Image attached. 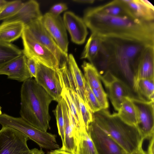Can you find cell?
I'll list each match as a JSON object with an SVG mask.
<instances>
[{
	"instance_id": "cell-1",
	"label": "cell",
	"mask_w": 154,
	"mask_h": 154,
	"mask_svg": "<svg viewBox=\"0 0 154 154\" xmlns=\"http://www.w3.org/2000/svg\"><path fill=\"white\" fill-rule=\"evenodd\" d=\"M83 20L92 33L100 37H112L138 41L154 45V21L104 15L86 9Z\"/></svg>"
},
{
	"instance_id": "cell-2",
	"label": "cell",
	"mask_w": 154,
	"mask_h": 154,
	"mask_svg": "<svg viewBox=\"0 0 154 154\" xmlns=\"http://www.w3.org/2000/svg\"><path fill=\"white\" fill-rule=\"evenodd\" d=\"M99 37L100 48L95 61L106 71L119 72L124 75L134 76L146 47L151 45L127 38Z\"/></svg>"
},
{
	"instance_id": "cell-3",
	"label": "cell",
	"mask_w": 154,
	"mask_h": 154,
	"mask_svg": "<svg viewBox=\"0 0 154 154\" xmlns=\"http://www.w3.org/2000/svg\"><path fill=\"white\" fill-rule=\"evenodd\" d=\"M21 117L29 124L42 131L50 129L49 109L52 97L31 78L23 82L20 90Z\"/></svg>"
},
{
	"instance_id": "cell-4",
	"label": "cell",
	"mask_w": 154,
	"mask_h": 154,
	"mask_svg": "<svg viewBox=\"0 0 154 154\" xmlns=\"http://www.w3.org/2000/svg\"><path fill=\"white\" fill-rule=\"evenodd\" d=\"M92 121L129 154L142 146L144 140L137 127L123 122L117 113L101 109L93 113Z\"/></svg>"
},
{
	"instance_id": "cell-5",
	"label": "cell",
	"mask_w": 154,
	"mask_h": 154,
	"mask_svg": "<svg viewBox=\"0 0 154 154\" xmlns=\"http://www.w3.org/2000/svg\"><path fill=\"white\" fill-rule=\"evenodd\" d=\"M2 126L12 128L22 132L35 142L41 149L54 150L60 148L56 135L41 130L32 126L21 117H14L6 114L0 115Z\"/></svg>"
},
{
	"instance_id": "cell-6",
	"label": "cell",
	"mask_w": 154,
	"mask_h": 154,
	"mask_svg": "<svg viewBox=\"0 0 154 154\" xmlns=\"http://www.w3.org/2000/svg\"><path fill=\"white\" fill-rule=\"evenodd\" d=\"M56 71L63 88L76 94L88 105L85 95V80L73 55L69 54L68 58L62 59Z\"/></svg>"
},
{
	"instance_id": "cell-7",
	"label": "cell",
	"mask_w": 154,
	"mask_h": 154,
	"mask_svg": "<svg viewBox=\"0 0 154 154\" xmlns=\"http://www.w3.org/2000/svg\"><path fill=\"white\" fill-rule=\"evenodd\" d=\"M26 135L12 128L2 126L0 130V154H45L42 149H30Z\"/></svg>"
},
{
	"instance_id": "cell-8",
	"label": "cell",
	"mask_w": 154,
	"mask_h": 154,
	"mask_svg": "<svg viewBox=\"0 0 154 154\" xmlns=\"http://www.w3.org/2000/svg\"><path fill=\"white\" fill-rule=\"evenodd\" d=\"M21 37L23 47V53L27 58L32 59L38 63L57 71L59 63L56 58L35 38L26 27H25Z\"/></svg>"
},
{
	"instance_id": "cell-9",
	"label": "cell",
	"mask_w": 154,
	"mask_h": 154,
	"mask_svg": "<svg viewBox=\"0 0 154 154\" xmlns=\"http://www.w3.org/2000/svg\"><path fill=\"white\" fill-rule=\"evenodd\" d=\"M100 78L106 89L107 95L116 111L119 110L125 97L133 98L127 85L109 70L106 71L103 75H100Z\"/></svg>"
},
{
	"instance_id": "cell-10",
	"label": "cell",
	"mask_w": 154,
	"mask_h": 154,
	"mask_svg": "<svg viewBox=\"0 0 154 154\" xmlns=\"http://www.w3.org/2000/svg\"><path fill=\"white\" fill-rule=\"evenodd\" d=\"M87 131L98 154H129L93 121Z\"/></svg>"
},
{
	"instance_id": "cell-11",
	"label": "cell",
	"mask_w": 154,
	"mask_h": 154,
	"mask_svg": "<svg viewBox=\"0 0 154 154\" xmlns=\"http://www.w3.org/2000/svg\"><path fill=\"white\" fill-rule=\"evenodd\" d=\"M35 80L37 82L58 102L62 97L63 88L57 71L38 63Z\"/></svg>"
},
{
	"instance_id": "cell-12",
	"label": "cell",
	"mask_w": 154,
	"mask_h": 154,
	"mask_svg": "<svg viewBox=\"0 0 154 154\" xmlns=\"http://www.w3.org/2000/svg\"><path fill=\"white\" fill-rule=\"evenodd\" d=\"M132 100L137 112L136 126L144 140L149 139L154 132V108L153 101L146 102L133 97Z\"/></svg>"
},
{
	"instance_id": "cell-13",
	"label": "cell",
	"mask_w": 154,
	"mask_h": 154,
	"mask_svg": "<svg viewBox=\"0 0 154 154\" xmlns=\"http://www.w3.org/2000/svg\"><path fill=\"white\" fill-rule=\"evenodd\" d=\"M41 20L46 30L60 48L68 54L69 42L66 29L61 17L49 12L43 15Z\"/></svg>"
},
{
	"instance_id": "cell-14",
	"label": "cell",
	"mask_w": 154,
	"mask_h": 154,
	"mask_svg": "<svg viewBox=\"0 0 154 154\" xmlns=\"http://www.w3.org/2000/svg\"><path fill=\"white\" fill-rule=\"evenodd\" d=\"M41 20H35L25 27L29 29L39 43L54 55L60 63L63 58H68V55L64 53L60 48L45 28Z\"/></svg>"
},
{
	"instance_id": "cell-15",
	"label": "cell",
	"mask_w": 154,
	"mask_h": 154,
	"mask_svg": "<svg viewBox=\"0 0 154 154\" xmlns=\"http://www.w3.org/2000/svg\"><path fill=\"white\" fill-rule=\"evenodd\" d=\"M63 20L66 29L69 32L72 41L78 45L84 43L88 32L83 19L68 11L64 13Z\"/></svg>"
},
{
	"instance_id": "cell-16",
	"label": "cell",
	"mask_w": 154,
	"mask_h": 154,
	"mask_svg": "<svg viewBox=\"0 0 154 154\" xmlns=\"http://www.w3.org/2000/svg\"><path fill=\"white\" fill-rule=\"evenodd\" d=\"M27 58L23 54L5 65L0 70V75L9 79L24 82L32 78L27 68Z\"/></svg>"
},
{
	"instance_id": "cell-17",
	"label": "cell",
	"mask_w": 154,
	"mask_h": 154,
	"mask_svg": "<svg viewBox=\"0 0 154 154\" xmlns=\"http://www.w3.org/2000/svg\"><path fill=\"white\" fill-rule=\"evenodd\" d=\"M42 16L38 2L35 0H31L23 2L15 14L3 22H20L25 26L35 20H41Z\"/></svg>"
},
{
	"instance_id": "cell-18",
	"label": "cell",
	"mask_w": 154,
	"mask_h": 154,
	"mask_svg": "<svg viewBox=\"0 0 154 154\" xmlns=\"http://www.w3.org/2000/svg\"><path fill=\"white\" fill-rule=\"evenodd\" d=\"M141 79H154V45L146 47L134 73L133 82Z\"/></svg>"
},
{
	"instance_id": "cell-19",
	"label": "cell",
	"mask_w": 154,
	"mask_h": 154,
	"mask_svg": "<svg viewBox=\"0 0 154 154\" xmlns=\"http://www.w3.org/2000/svg\"><path fill=\"white\" fill-rule=\"evenodd\" d=\"M61 101L64 120L65 137L64 145L61 149L65 151L75 154L76 148L77 136L69 115L67 106L62 97Z\"/></svg>"
},
{
	"instance_id": "cell-20",
	"label": "cell",
	"mask_w": 154,
	"mask_h": 154,
	"mask_svg": "<svg viewBox=\"0 0 154 154\" xmlns=\"http://www.w3.org/2000/svg\"><path fill=\"white\" fill-rule=\"evenodd\" d=\"M134 17L139 20L154 21V8L147 0H123Z\"/></svg>"
},
{
	"instance_id": "cell-21",
	"label": "cell",
	"mask_w": 154,
	"mask_h": 154,
	"mask_svg": "<svg viewBox=\"0 0 154 154\" xmlns=\"http://www.w3.org/2000/svg\"><path fill=\"white\" fill-rule=\"evenodd\" d=\"M94 11L114 17L136 18L123 0H115L103 5L91 8Z\"/></svg>"
},
{
	"instance_id": "cell-22",
	"label": "cell",
	"mask_w": 154,
	"mask_h": 154,
	"mask_svg": "<svg viewBox=\"0 0 154 154\" xmlns=\"http://www.w3.org/2000/svg\"><path fill=\"white\" fill-rule=\"evenodd\" d=\"M25 26L20 22H3L0 25V42L11 43L21 36Z\"/></svg>"
},
{
	"instance_id": "cell-23",
	"label": "cell",
	"mask_w": 154,
	"mask_h": 154,
	"mask_svg": "<svg viewBox=\"0 0 154 154\" xmlns=\"http://www.w3.org/2000/svg\"><path fill=\"white\" fill-rule=\"evenodd\" d=\"M132 98L128 97L124 98L117 114L119 118L125 123L136 126L138 122L137 112Z\"/></svg>"
},
{
	"instance_id": "cell-24",
	"label": "cell",
	"mask_w": 154,
	"mask_h": 154,
	"mask_svg": "<svg viewBox=\"0 0 154 154\" xmlns=\"http://www.w3.org/2000/svg\"><path fill=\"white\" fill-rule=\"evenodd\" d=\"M133 88L139 99L154 102V79H137L133 82Z\"/></svg>"
},
{
	"instance_id": "cell-25",
	"label": "cell",
	"mask_w": 154,
	"mask_h": 154,
	"mask_svg": "<svg viewBox=\"0 0 154 154\" xmlns=\"http://www.w3.org/2000/svg\"><path fill=\"white\" fill-rule=\"evenodd\" d=\"M75 154H98L93 141L85 127L80 129Z\"/></svg>"
},
{
	"instance_id": "cell-26",
	"label": "cell",
	"mask_w": 154,
	"mask_h": 154,
	"mask_svg": "<svg viewBox=\"0 0 154 154\" xmlns=\"http://www.w3.org/2000/svg\"><path fill=\"white\" fill-rule=\"evenodd\" d=\"M100 42V37L96 34L92 33L86 43L81 58L87 59L93 63L99 52Z\"/></svg>"
},
{
	"instance_id": "cell-27",
	"label": "cell",
	"mask_w": 154,
	"mask_h": 154,
	"mask_svg": "<svg viewBox=\"0 0 154 154\" xmlns=\"http://www.w3.org/2000/svg\"><path fill=\"white\" fill-rule=\"evenodd\" d=\"M69 91L76 106L84 125L88 131L89 126L93 121V113L88 105L78 94L74 92Z\"/></svg>"
},
{
	"instance_id": "cell-28",
	"label": "cell",
	"mask_w": 154,
	"mask_h": 154,
	"mask_svg": "<svg viewBox=\"0 0 154 154\" xmlns=\"http://www.w3.org/2000/svg\"><path fill=\"white\" fill-rule=\"evenodd\" d=\"M23 54L14 45L0 42V70L9 62Z\"/></svg>"
},
{
	"instance_id": "cell-29",
	"label": "cell",
	"mask_w": 154,
	"mask_h": 154,
	"mask_svg": "<svg viewBox=\"0 0 154 154\" xmlns=\"http://www.w3.org/2000/svg\"><path fill=\"white\" fill-rule=\"evenodd\" d=\"M84 77L91 88L97 89L102 87L100 74L94 64L84 61L82 65Z\"/></svg>"
},
{
	"instance_id": "cell-30",
	"label": "cell",
	"mask_w": 154,
	"mask_h": 154,
	"mask_svg": "<svg viewBox=\"0 0 154 154\" xmlns=\"http://www.w3.org/2000/svg\"><path fill=\"white\" fill-rule=\"evenodd\" d=\"M63 88L62 97L65 101L72 117L80 128L85 127L76 106L71 97L69 91L65 88Z\"/></svg>"
},
{
	"instance_id": "cell-31",
	"label": "cell",
	"mask_w": 154,
	"mask_h": 154,
	"mask_svg": "<svg viewBox=\"0 0 154 154\" xmlns=\"http://www.w3.org/2000/svg\"><path fill=\"white\" fill-rule=\"evenodd\" d=\"M23 2L17 0L8 2L0 11V21H3L15 14L23 5Z\"/></svg>"
},
{
	"instance_id": "cell-32",
	"label": "cell",
	"mask_w": 154,
	"mask_h": 154,
	"mask_svg": "<svg viewBox=\"0 0 154 154\" xmlns=\"http://www.w3.org/2000/svg\"><path fill=\"white\" fill-rule=\"evenodd\" d=\"M61 98L57 102V105L53 112L56 119L58 134L61 137L63 147L65 143L64 120Z\"/></svg>"
},
{
	"instance_id": "cell-33",
	"label": "cell",
	"mask_w": 154,
	"mask_h": 154,
	"mask_svg": "<svg viewBox=\"0 0 154 154\" xmlns=\"http://www.w3.org/2000/svg\"><path fill=\"white\" fill-rule=\"evenodd\" d=\"M85 95L87 104L93 113L102 109L90 86L86 80Z\"/></svg>"
},
{
	"instance_id": "cell-34",
	"label": "cell",
	"mask_w": 154,
	"mask_h": 154,
	"mask_svg": "<svg viewBox=\"0 0 154 154\" xmlns=\"http://www.w3.org/2000/svg\"><path fill=\"white\" fill-rule=\"evenodd\" d=\"M91 88L102 109H107L109 106L107 95L104 90L102 86L97 89Z\"/></svg>"
},
{
	"instance_id": "cell-35",
	"label": "cell",
	"mask_w": 154,
	"mask_h": 154,
	"mask_svg": "<svg viewBox=\"0 0 154 154\" xmlns=\"http://www.w3.org/2000/svg\"><path fill=\"white\" fill-rule=\"evenodd\" d=\"M26 63L32 78H35L37 72L38 63L32 59L27 58Z\"/></svg>"
},
{
	"instance_id": "cell-36",
	"label": "cell",
	"mask_w": 154,
	"mask_h": 154,
	"mask_svg": "<svg viewBox=\"0 0 154 154\" xmlns=\"http://www.w3.org/2000/svg\"><path fill=\"white\" fill-rule=\"evenodd\" d=\"M67 9V6L66 4L59 3L53 6L51 8L49 12L53 15L59 16L60 13Z\"/></svg>"
},
{
	"instance_id": "cell-37",
	"label": "cell",
	"mask_w": 154,
	"mask_h": 154,
	"mask_svg": "<svg viewBox=\"0 0 154 154\" xmlns=\"http://www.w3.org/2000/svg\"><path fill=\"white\" fill-rule=\"evenodd\" d=\"M148 140H149V143L146 153L147 154H154V135Z\"/></svg>"
},
{
	"instance_id": "cell-38",
	"label": "cell",
	"mask_w": 154,
	"mask_h": 154,
	"mask_svg": "<svg viewBox=\"0 0 154 154\" xmlns=\"http://www.w3.org/2000/svg\"><path fill=\"white\" fill-rule=\"evenodd\" d=\"M48 154H73L69 152L65 151L61 148L58 149L52 150L49 152Z\"/></svg>"
},
{
	"instance_id": "cell-39",
	"label": "cell",
	"mask_w": 154,
	"mask_h": 154,
	"mask_svg": "<svg viewBox=\"0 0 154 154\" xmlns=\"http://www.w3.org/2000/svg\"><path fill=\"white\" fill-rule=\"evenodd\" d=\"M130 154H147L143 149L142 146H140Z\"/></svg>"
},
{
	"instance_id": "cell-40",
	"label": "cell",
	"mask_w": 154,
	"mask_h": 154,
	"mask_svg": "<svg viewBox=\"0 0 154 154\" xmlns=\"http://www.w3.org/2000/svg\"><path fill=\"white\" fill-rule=\"evenodd\" d=\"M73 1L78 3L85 4H92L94 1L92 0H75Z\"/></svg>"
},
{
	"instance_id": "cell-41",
	"label": "cell",
	"mask_w": 154,
	"mask_h": 154,
	"mask_svg": "<svg viewBox=\"0 0 154 154\" xmlns=\"http://www.w3.org/2000/svg\"><path fill=\"white\" fill-rule=\"evenodd\" d=\"M8 2L5 0H0V11L4 7Z\"/></svg>"
},
{
	"instance_id": "cell-42",
	"label": "cell",
	"mask_w": 154,
	"mask_h": 154,
	"mask_svg": "<svg viewBox=\"0 0 154 154\" xmlns=\"http://www.w3.org/2000/svg\"><path fill=\"white\" fill-rule=\"evenodd\" d=\"M2 114V112L1 111V108L0 106V115Z\"/></svg>"
}]
</instances>
